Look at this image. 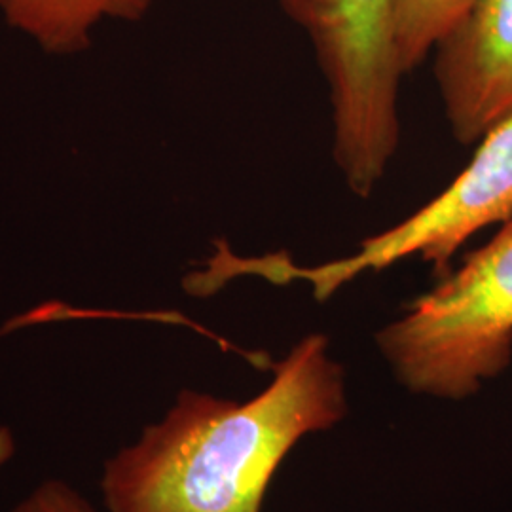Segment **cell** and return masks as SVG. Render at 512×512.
<instances>
[{
	"label": "cell",
	"instance_id": "cell-1",
	"mask_svg": "<svg viewBox=\"0 0 512 512\" xmlns=\"http://www.w3.org/2000/svg\"><path fill=\"white\" fill-rule=\"evenodd\" d=\"M344 370L323 334L302 338L247 403L184 389L164 420L105 463L109 512H260L279 463L346 414Z\"/></svg>",
	"mask_w": 512,
	"mask_h": 512
},
{
	"label": "cell",
	"instance_id": "cell-2",
	"mask_svg": "<svg viewBox=\"0 0 512 512\" xmlns=\"http://www.w3.org/2000/svg\"><path fill=\"white\" fill-rule=\"evenodd\" d=\"M512 217V114L484 133L475 156L437 198L393 228L361 241L353 255L300 266L285 253L239 256L219 241L202 270L184 277L186 291L211 296L238 277H260L274 285L302 281L325 302L340 287L368 272H382L408 256L448 272L452 256L488 226Z\"/></svg>",
	"mask_w": 512,
	"mask_h": 512
},
{
	"label": "cell",
	"instance_id": "cell-3",
	"mask_svg": "<svg viewBox=\"0 0 512 512\" xmlns=\"http://www.w3.org/2000/svg\"><path fill=\"white\" fill-rule=\"evenodd\" d=\"M376 342L401 384L440 399L475 395L511 365L512 217Z\"/></svg>",
	"mask_w": 512,
	"mask_h": 512
},
{
	"label": "cell",
	"instance_id": "cell-4",
	"mask_svg": "<svg viewBox=\"0 0 512 512\" xmlns=\"http://www.w3.org/2000/svg\"><path fill=\"white\" fill-rule=\"evenodd\" d=\"M310 38L329 88L332 158L351 194L370 198L401 145L403 73L393 0H279Z\"/></svg>",
	"mask_w": 512,
	"mask_h": 512
},
{
	"label": "cell",
	"instance_id": "cell-5",
	"mask_svg": "<svg viewBox=\"0 0 512 512\" xmlns=\"http://www.w3.org/2000/svg\"><path fill=\"white\" fill-rule=\"evenodd\" d=\"M446 120L461 145L512 114V0H473L435 48Z\"/></svg>",
	"mask_w": 512,
	"mask_h": 512
},
{
	"label": "cell",
	"instance_id": "cell-6",
	"mask_svg": "<svg viewBox=\"0 0 512 512\" xmlns=\"http://www.w3.org/2000/svg\"><path fill=\"white\" fill-rule=\"evenodd\" d=\"M152 0H0L6 21L50 54H76L105 19L137 21Z\"/></svg>",
	"mask_w": 512,
	"mask_h": 512
},
{
	"label": "cell",
	"instance_id": "cell-7",
	"mask_svg": "<svg viewBox=\"0 0 512 512\" xmlns=\"http://www.w3.org/2000/svg\"><path fill=\"white\" fill-rule=\"evenodd\" d=\"M471 4L473 0H393V42L403 76L435 52Z\"/></svg>",
	"mask_w": 512,
	"mask_h": 512
},
{
	"label": "cell",
	"instance_id": "cell-8",
	"mask_svg": "<svg viewBox=\"0 0 512 512\" xmlns=\"http://www.w3.org/2000/svg\"><path fill=\"white\" fill-rule=\"evenodd\" d=\"M12 512H95L92 505L63 480H46Z\"/></svg>",
	"mask_w": 512,
	"mask_h": 512
},
{
	"label": "cell",
	"instance_id": "cell-9",
	"mask_svg": "<svg viewBox=\"0 0 512 512\" xmlns=\"http://www.w3.org/2000/svg\"><path fill=\"white\" fill-rule=\"evenodd\" d=\"M14 456V437L6 427H0V465Z\"/></svg>",
	"mask_w": 512,
	"mask_h": 512
}]
</instances>
